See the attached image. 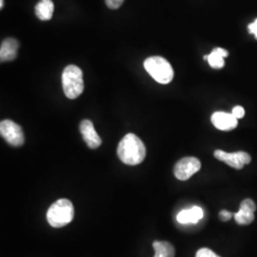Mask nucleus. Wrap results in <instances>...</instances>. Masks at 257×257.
Here are the masks:
<instances>
[{
	"mask_svg": "<svg viewBox=\"0 0 257 257\" xmlns=\"http://www.w3.org/2000/svg\"><path fill=\"white\" fill-rule=\"evenodd\" d=\"M117 156L126 165H138L145 159L146 147L142 140L136 135L128 134L118 144Z\"/></svg>",
	"mask_w": 257,
	"mask_h": 257,
	"instance_id": "1",
	"label": "nucleus"
},
{
	"mask_svg": "<svg viewBox=\"0 0 257 257\" xmlns=\"http://www.w3.org/2000/svg\"><path fill=\"white\" fill-rule=\"evenodd\" d=\"M73 203L68 199L55 201L47 211V220L53 228H62L74 219Z\"/></svg>",
	"mask_w": 257,
	"mask_h": 257,
	"instance_id": "2",
	"label": "nucleus"
},
{
	"mask_svg": "<svg viewBox=\"0 0 257 257\" xmlns=\"http://www.w3.org/2000/svg\"><path fill=\"white\" fill-rule=\"evenodd\" d=\"M62 87L65 95L68 98H77L84 91L81 69L75 65L67 66L62 73Z\"/></svg>",
	"mask_w": 257,
	"mask_h": 257,
	"instance_id": "3",
	"label": "nucleus"
},
{
	"mask_svg": "<svg viewBox=\"0 0 257 257\" xmlns=\"http://www.w3.org/2000/svg\"><path fill=\"white\" fill-rule=\"evenodd\" d=\"M144 68L156 82L168 84L174 79V69L170 62L161 56L148 57L144 62Z\"/></svg>",
	"mask_w": 257,
	"mask_h": 257,
	"instance_id": "4",
	"label": "nucleus"
},
{
	"mask_svg": "<svg viewBox=\"0 0 257 257\" xmlns=\"http://www.w3.org/2000/svg\"><path fill=\"white\" fill-rule=\"evenodd\" d=\"M0 134L11 146L20 147L24 144L25 138L21 127L12 120H2L0 123Z\"/></svg>",
	"mask_w": 257,
	"mask_h": 257,
	"instance_id": "5",
	"label": "nucleus"
},
{
	"mask_svg": "<svg viewBox=\"0 0 257 257\" xmlns=\"http://www.w3.org/2000/svg\"><path fill=\"white\" fill-rule=\"evenodd\" d=\"M201 168V162L198 158L188 156L179 160L175 166V177L178 180L186 181L190 179L194 174H196Z\"/></svg>",
	"mask_w": 257,
	"mask_h": 257,
	"instance_id": "6",
	"label": "nucleus"
},
{
	"mask_svg": "<svg viewBox=\"0 0 257 257\" xmlns=\"http://www.w3.org/2000/svg\"><path fill=\"white\" fill-rule=\"evenodd\" d=\"M214 157L236 170L243 169V167L249 164L251 160L250 156L245 152L226 153L222 150H216L214 152Z\"/></svg>",
	"mask_w": 257,
	"mask_h": 257,
	"instance_id": "7",
	"label": "nucleus"
},
{
	"mask_svg": "<svg viewBox=\"0 0 257 257\" xmlns=\"http://www.w3.org/2000/svg\"><path fill=\"white\" fill-rule=\"evenodd\" d=\"M256 205L251 199H245L240 204V210L233 214V217L239 225H248L254 220V211Z\"/></svg>",
	"mask_w": 257,
	"mask_h": 257,
	"instance_id": "8",
	"label": "nucleus"
},
{
	"mask_svg": "<svg viewBox=\"0 0 257 257\" xmlns=\"http://www.w3.org/2000/svg\"><path fill=\"white\" fill-rule=\"evenodd\" d=\"M211 123L220 131L229 132L237 127L238 119L232 114L225 111H216L211 115Z\"/></svg>",
	"mask_w": 257,
	"mask_h": 257,
	"instance_id": "9",
	"label": "nucleus"
},
{
	"mask_svg": "<svg viewBox=\"0 0 257 257\" xmlns=\"http://www.w3.org/2000/svg\"><path fill=\"white\" fill-rule=\"evenodd\" d=\"M79 130L82 135L83 139L88 147L91 149H97L101 145V138L97 135L92 121L88 119L83 120L80 123Z\"/></svg>",
	"mask_w": 257,
	"mask_h": 257,
	"instance_id": "10",
	"label": "nucleus"
},
{
	"mask_svg": "<svg viewBox=\"0 0 257 257\" xmlns=\"http://www.w3.org/2000/svg\"><path fill=\"white\" fill-rule=\"evenodd\" d=\"M19 43L15 38L5 39L0 47V60L1 62H8L16 59L18 55Z\"/></svg>",
	"mask_w": 257,
	"mask_h": 257,
	"instance_id": "11",
	"label": "nucleus"
},
{
	"mask_svg": "<svg viewBox=\"0 0 257 257\" xmlns=\"http://www.w3.org/2000/svg\"><path fill=\"white\" fill-rule=\"evenodd\" d=\"M204 216V211L200 207L194 206L192 207L191 209H187L180 211L177 216L176 219L178 221V223L180 224H195L197 223L200 219H202Z\"/></svg>",
	"mask_w": 257,
	"mask_h": 257,
	"instance_id": "12",
	"label": "nucleus"
},
{
	"mask_svg": "<svg viewBox=\"0 0 257 257\" xmlns=\"http://www.w3.org/2000/svg\"><path fill=\"white\" fill-rule=\"evenodd\" d=\"M36 15L37 18L42 20L47 21L53 18L55 5L52 0H40L36 6Z\"/></svg>",
	"mask_w": 257,
	"mask_h": 257,
	"instance_id": "13",
	"label": "nucleus"
},
{
	"mask_svg": "<svg viewBox=\"0 0 257 257\" xmlns=\"http://www.w3.org/2000/svg\"><path fill=\"white\" fill-rule=\"evenodd\" d=\"M229 53L222 48H215L210 55H208V62L212 69H222L225 65L224 57H227Z\"/></svg>",
	"mask_w": 257,
	"mask_h": 257,
	"instance_id": "14",
	"label": "nucleus"
},
{
	"mask_svg": "<svg viewBox=\"0 0 257 257\" xmlns=\"http://www.w3.org/2000/svg\"><path fill=\"white\" fill-rule=\"evenodd\" d=\"M153 247L156 252L155 257H175V248L167 241H155Z\"/></svg>",
	"mask_w": 257,
	"mask_h": 257,
	"instance_id": "15",
	"label": "nucleus"
},
{
	"mask_svg": "<svg viewBox=\"0 0 257 257\" xmlns=\"http://www.w3.org/2000/svg\"><path fill=\"white\" fill-rule=\"evenodd\" d=\"M195 257H220L217 255L216 253H214L211 249L208 248H202L198 249V251L196 252Z\"/></svg>",
	"mask_w": 257,
	"mask_h": 257,
	"instance_id": "16",
	"label": "nucleus"
},
{
	"mask_svg": "<svg viewBox=\"0 0 257 257\" xmlns=\"http://www.w3.org/2000/svg\"><path fill=\"white\" fill-rule=\"evenodd\" d=\"M107 6L111 10L118 9L123 4L124 0H105Z\"/></svg>",
	"mask_w": 257,
	"mask_h": 257,
	"instance_id": "17",
	"label": "nucleus"
},
{
	"mask_svg": "<svg viewBox=\"0 0 257 257\" xmlns=\"http://www.w3.org/2000/svg\"><path fill=\"white\" fill-rule=\"evenodd\" d=\"M231 113L239 119V118H242L244 115H245V110L242 106H235L232 110H231Z\"/></svg>",
	"mask_w": 257,
	"mask_h": 257,
	"instance_id": "18",
	"label": "nucleus"
},
{
	"mask_svg": "<svg viewBox=\"0 0 257 257\" xmlns=\"http://www.w3.org/2000/svg\"><path fill=\"white\" fill-rule=\"evenodd\" d=\"M233 216V214L230 212V211H225V210H223V211H221L219 212V217H220V219L222 221H229L230 220V218Z\"/></svg>",
	"mask_w": 257,
	"mask_h": 257,
	"instance_id": "19",
	"label": "nucleus"
},
{
	"mask_svg": "<svg viewBox=\"0 0 257 257\" xmlns=\"http://www.w3.org/2000/svg\"><path fill=\"white\" fill-rule=\"evenodd\" d=\"M248 32L252 34L257 39V19L252 23L248 24Z\"/></svg>",
	"mask_w": 257,
	"mask_h": 257,
	"instance_id": "20",
	"label": "nucleus"
},
{
	"mask_svg": "<svg viewBox=\"0 0 257 257\" xmlns=\"http://www.w3.org/2000/svg\"><path fill=\"white\" fill-rule=\"evenodd\" d=\"M3 6H4V1H3V0H0V8L2 9Z\"/></svg>",
	"mask_w": 257,
	"mask_h": 257,
	"instance_id": "21",
	"label": "nucleus"
}]
</instances>
